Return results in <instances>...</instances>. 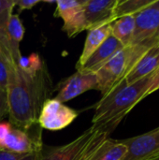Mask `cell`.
<instances>
[{"mask_svg":"<svg viewBox=\"0 0 159 160\" xmlns=\"http://www.w3.org/2000/svg\"><path fill=\"white\" fill-rule=\"evenodd\" d=\"M40 2V0H15V7H17L19 11H22L33 8Z\"/></svg>","mask_w":159,"mask_h":160,"instance_id":"603a6c76","label":"cell"},{"mask_svg":"<svg viewBox=\"0 0 159 160\" xmlns=\"http://www.w3.org/2000/svg\"><path fill=\"white\" fill-rule=\"evenodd\" d=\"M0 54H1V49H0Z\"/></svg>","mask_w":159,"mask_h":160,"instance_id":"d4e9b609","label":"cell"},{"mask_svg":"<svg viewBox=\"0 0 159 160\" xmlns=\"http://www.w3.org/2000/svg\"><path fill=\"white\" fill-rule=\"evenodd\" d=\"M154 0H117L114 15L115 19L124 16H134Z\"/></svg>","mask_w":159,"mask_h":160,"instance_id":"2e32d148","label":"cell"},{"mask_svg":"<svg viewBox=\"0 0 159 160\" xmlns=\"http://www.w3.org/2000/svg\"><path fill=\"white\" fill-rule=\"evenodd\" d=\"M14 66L4 54H0V89L6 90L7 88L9 74L11 67Z\"/></svg>","mask_w":159,"mask_h":160,"instance_id":"ffe728a7","label":"cell"},{"mask_svg":"<svg viewBox=\"0 0 159 160\" xmlns=\"http://www.w3.org/2000/svg\"><path fill=\"white\" fill-rule=\"evenodd\" d=\"M79 112L55 98L47 99L40 110L37 125L41 129L58 131L67 128L76 120Z\"/></svg>","mask_w":159,"mask_h":160,"instance_id":"8992f818","label":"cell"},{"mask_svg":"<svg viewBox=\"0 0 159 160\" xmlns=\"http://www.w3.org/2000/svg\"><path fill=\"white\" fill-rule=\"evenodd\" d=\"M116 3L117 0H85L82 8L85 30L113 22Z\"/></svg>","mask_w":159,"mask_h":160,"instance_id":"9c48e42d","label":"cell"},{"mask_svg":"<svg viewBox=\"0 0 159 160\" xmlns=\"http://www.w3.org/2000/svg\"><path fill=\"white\" fill-rule=\"evenodd\" d=\"M124 46L112 35L99 46V48L87 59L81 69L96 72ZM80 69V70H81Z\"/></svg>","mask_w":159,"mask_h":160,"instance_id":"7c38bea8","label":"cell"},{"mask_svg":"<svg viewBox=\"0 0 159 160\" xmlns=\"http://www.w3.org/2000/svg\"><path fill=\"white\" fill-rule=\"evenodd\" d=\"M16 66L22 72L30 76H35L46 66V64L38 53L32 52L27 56L22 55Z\"/></svg>","mask_w":159,"mask_h":160,"instance_id":"e0dca14e","label":"cell"},{"mask_svg":"<svg viewBox=\"0 0 159 160\" xmlns=\"http://www.w3.org/2000/svg\"><path fill=\"white\" fill-rule=\"evenodd\" d=\"M84 2L85 0H57L53 15L54 17H59L62 20H65L74 10L82 7Z\"/></svg>","mask_w":159,"mask_h":160,"instance_id":"ac0fdd59","label":"cell"},{"mask_svg":"<svg viewBox=\"0 0 159 160\" xmlns=\"http://www.w3.org/2000/svg\"><path fill=\"white\" fill-rule=\"evenodd\" d=\"M159 68V44L147 50L134 64L123 80L127 84H132Z\"/></svg>","mask_w":159,"mask_h":160,"instance_id":"8fae6325","label":"cell"},{"mask_svg":"<svg viewBox=\"0 0 159 160\" xmlns=\"http://www.w3.org/2000/svg\"><path fill=\"white\" fill-rule=\"evenodd\" d=\"M52 91L46 66L35 76L22 72L16 65L12 66L7 88L9 123L22 130L37 127L41 107Z\"/></svg>","mask_w":159,"mask_h":160,"instance_id":"6da1fadb","label":"cell"},{"mask_svg":"<svg viewBox=\"0 0 159 160\" xmlns=\"http://www.w3.org/2000/svg\"><path fill=\"white\" fill-rule=\"evenodd\" d=\"M157 44L159 43H144L124 47L96 71L97 90L100 91L102 97L125 79L137 60L147 50Z\"/></svg>","mask_w":159,"mask_h":160,"instance_id":"3957f363","label":"cell"},{"mask_svg":"<svg viewBox=\"0 0 159 160\" xmlns=\"http://www.w3.org/2000/svg\"><path fill=\"white\" fill-rule=\"evenodd\" d=\"M95 127L92 126L78 138L61 146H43L39 160H74L77 155L80 153V151L82 149V147L92 137L93 133L95 132Z\"/></svg>","mask_w":159,"mask_h":160,"instance_id":"30bf717a","label":"cell"},{"mask_svg":"<svg viewBox=\"0 0 159 160\" xmlns=\"http://www.w3.org/2000/svg\"><path fill=\"white\" fill-rule=\"evenodd\" d=\"M54 98L62 103L69 101L89 90H97V80L95 72L77 70L71 76L61 81L57 85Z\"/></svg>","mask_w":159,"mask_h":160,"instance_id":"52a82bcc","label":"cell"},{"mask_svg":"<svg viewBox=\"0 0 159 160\" xmlns=\"http://www.w3.org/2000/svg\"><path fill=\"white\" fill-rule=\"evenodd\" d=\"M122 142L127 149L122 160H159V128Z\"/></svg>","mask_w":159,"mask_h":160,"instance_id":"ba28073f","label":"cell"},{"mask_svg":"<svg viewBox=\"0 0 159 160\" xmlns=\"http://www.w3.org/2000/svg\"><path fill=\"white\" fill-rule=\"evenodd\" d=\"M157 90H159V84H158V86H157Z\"/></svg>","mask_w":159,"mask_h":160,"instance_id":"cb8c5ba5","label":"cell"},{"mask_svg":"<svg viewBox=\"0 0 159 160\" xmlns=\"http://www.w3.org/2000/svg\"><path fill=\"white\" fill-rule=\"evenodd\" d=\"M8 113V102H7V93L6 90L0 89V122L3 117Z\"/></svg>","mask_w":159,"mask_h":160,"instance_id":"7402d4cb","label":"cell"},{"mask_svg":"<svg viewBox=\"0 0 159 160\" xmlns=\"http://www.w3.org/2000/svg\"><path fill=\"white\" fill-rule=\"evenodd\" d=\"M135 28L130 46L144 43H159V0L134 15Z\"/></svg>","mask_w":159,"mask_h":160,"instance_id":"277c9868","label":"cell"},{"mask_svg":"<svg viewBox=\"0 0 159 160\" xmlns=\"http://www.w3.org/2000/svg\"><path fill=\"white\" fill-rule=\"evenodd\" d=\"M41 151L30 154H15L0 150V160H39Z\"/></svg>","mask_w":159,"mask_h":160,"instance_id":"44dd1931","label":"cell"},{"mask_svg":"<svg viewBox=\"0 0 159 160\" xmlns=\"http://www.w3.org/2000/svg\"><path fill=\"white\" fill-rule=\"evenodd\" d=\"M158 84L159 68L132 84L120 82L96 105L92 126L111 134L141 100L157 91Z\"/></svg>","mask_w":159,"mask_h":160,"instance_id":"7a4b0ae2","label":"cell"},{"mask_svg":"<svg viewBox=\"0 0 159 160\" xmlns=\"http://www.w3.org/2000/svg\"><path fill=\"white\" fill-rule=\"evenodd\" d=\"M15 8V0H0V36L5 34L7 22Z\"/></svg>","mask_w":159,"mask_h":160,"instance_id":"d6986e66","label":"cell"},{"mask_svg":"<svg viewBox=\"0 0 159 160\" xmlns=\"http://www.w3.org/2000/svg\"><path fill=\"white\" fill-rule=\"evenodd\" d=\"M135 28L134 16H124L111 22V35L124 47L130 46Z\"/></svg>","mask_w":159,"mask_h":160,"instance_id":"5bb4252c","label":"cell"},{"mask_svg":"<svg viewBox=\"0 0 159 160\" xmlns=\"http://www.w3.org/2000/svg\"><path fill=\"white\" fill-rule=\"evenodd\" d=\"M42 148L41 128L39 127H35L30 130H22L11 126L0 142V150L15 154L37 153Z\"/></svg>","mask_w":159,"mask_h":160,"instance_id":"5b68a950","label":"cell"},{"mask_svg":"<svg viewBox=\"0 0 159 160\" xmlns=\"http://www.w3.org/2000/svg\"><path fill=\"white\" fill-rule=\"evenodd\" d=\"M111 36V23L104 24L88 30L82 52L76 64V69L80 70L87 59L99 48V46Z\"/></svg>","mask_w":159,"mask_h":160,"instance_id":"4fadbf2b","label":"cell"},{"mask_svg":"<svg viewBox=\"0 0 159 160\" xmlns=\"http://www.w3.org/2000/svg\"><path fill=\"white\" fill-rule=\"evenodd\" d=\"M127 146L122 141L106 139L90 160H122L127 154Z\"/></svg>","mask_w":159,"mask_h":160,"instance_id":"9a60e30c","label":"cell"}]
</instances>
